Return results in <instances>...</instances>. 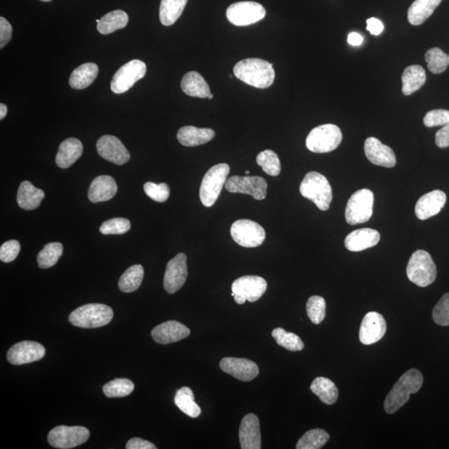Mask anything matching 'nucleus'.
Here are the masks:
<instances>
[{
  "label": "nucleus",
  "mask_w": 449,
  "mask_h": 449,
  "mask_svg": "<svg viewBox=\"0 0 449 449\" xmlns=\"http://www.w3.org/2000/svg\"><path fill=\"white\" fill-rule=\"evenodd\" d=\"M233 72L238 79L256 89L269 88L275 81L273 65L261 58H251L240 61L235 65Z\"/></svg>",
  "instance_id": "nucleus-1"
},
{
  "label": "nucleus",
  "mask_w": 449,
  "mask_h": 449,
  "mask_svg": "<svg viewBox=\"0 0 449 449\" xmlns=\"http://www.w3.org/2000/svg\"><path fill=\"white\" fill-rule=\"evenodd\" d=\"M423 382V375L419 370L416 369L408 370L399 378L385 398L384 405L385 412L392 415L401 409L409 401L410 394L419 391Z\"/></svg>",
  "instance_id": "nucleus-2"
},
{
  "label": "nucleus",
  "mask_w": 449,
  "mask_h": 449,
  "mask_svg": "<svg viewBox=\"0 0 449 449\" xmlns=\"http://www.w3.org/2000/svg\"><path fill=\"white\" fill-rule=\"evenodd\" d=\"M299 192L304 197L314 202L321 211H327L332 202V188L327 178L316 171H311L304 178Z\"/></svg>",
  "instance_id": "nucleus-3"
},
{
  "label": "nucleus",
  "mask_w": 449,
  "mask_h": 449,
  "mask_svg": "<svg viewBox=\"0 0 449 449\" xmlns=\"http://www.w3.org/2000/svg\"><path fill=\"white\" fill-rule=\"evenodd\" d=\"M113 318L112 308L103 304H88L72 311L69 320L76 327L93 329L110 324Z\"/></svg>",
  "instance_id": "nucleus-4"
},
{
  "label": "nucleus",
  "mask_w": 449,
  "mask_h": 449,
  "mask_svg": "<svg viewBox=\"0 0 449 449\" xmlns=\"http://www.w3.org/2000/svg\"><path fill=\"white\" fill-rule=\"evenodd\" d=\"M408 278L419 287H427L437 278V267L432 256L424 249L412 253L406 269Z\"/></svg>",
  "instance_id": "nucleus-5"
},
{
  "label": "nucleus",
  "mask_w": 449,
  "mask_h": 449,
  "mask_svg": "<svg viewBox=\"0 0 449 449\" xmlns=\"http://www.w3.org/2000/svg\"><path fill=\"white\" fill-rule=\"evenodd\" d=\"M229 172L230 167L226 163H220L208 170L200 188V199L204 206L211 207L214 205L226 183Z\"/></svg>",
  "instance_id": "nucleus-6"
},
{
  "label": "nucleus",
  "mask_w": 449,
  "mask_h": 449,
  "mask_svg": "<svg viewBox=\"0 0 449 449\" xmlns=\"http://www.w3.org/2000/svg\"><path fill=\"white\" fill-rule=\"evenodd\" d=\"M341 130L334 124H324L311 131L306 138V147L312 152L327 153L341 143Z\"/></svg>",
  "instance_id": "nucleus-7"
},
{
  "label": "nucleus",
  "mask_w": 449,
  "mask_h": 449,
  "mask_svg": "<svg viewBox=\"0 0 449 449\" xmlns=\"http://www.w3.org/2000/svg\"><path fill=\"white\" fill-rule=\"evenodd\" d=\"M374 193L370 189L357 190L349 199L346 208V219L349 225L365 223L373 215Z\"/></svg>",
  "instance_id": "nucleus-8"
},
{
  "label": "nucleus",
  "mask_w": 449,
  "mask_h": 449,
  "mask_svg": "<svg viewBox=\"0 0 449 449\" xmlns=\"http://www.w3.org/2000/svg\"><path fill=\"white\" fill-rule=\"evenodd\" d=\"M90 432L87 428L81 426H58L50 431L48 441L53 448L70 449L78 447L87 442Z\"/></svg>",
  "instance_id": "nucleus-9"
},
{
  "label": "nucleus",
  "mask_w": 449,
  "mask_h": 449,
  "mask_svg": "<svg viewBox=\"0 0 449 449\" xmlns=\"http://www.w3.org/2000/svg\"><path fill=\"white\" fill-rule=\"evenodd\" d=\"M266 289V280L257 275L242 276L235 280L231 285L235 301L238 305H243L247 301H257L265 294Z\"/></svg>",
  "instance_id": "nucleus-10"
},
{
  "label": "nucleus",
  "mask_w": 449,
  "mask_h": 449,
  "mask_svg": "<svg viewBox=\"0 0 449 449\" xmlns=\"http://www.w3.org/2000/svg\"><path fill=\"white\" fill-rule=\"evenodd\" d=\"M231 237L240 246L254 248L260 247L266 239V231L256 221L242 219L235 221L230 228Z\"/></svg>",
  "instance_id": "nucleus-11"
},
{
  "label": "nucleus",
  "mask_w": 449,
  "mask_h": 449,
  "mask_svg": "<svg viewBox=\"0 0 449 449\" xmlns=\"http://www.w3.org/2000/svg\"><path fill=\"white\" fill-rule=\"evenodd\" d=\"M266 13L261 4L243 1L231 4L226 10V18L235 26H248L264 19Z\"/></svg>",
  "instance_id": "nucleus-12"
},
{
  "label": "nucleus",
  "mask_w": 449,
  "mask_h": 449,
  "mask_svg": "<svg viewBox=\"0 0 449 449\" xmlns=\"http://www.w3.org/2000/svg\"><path fill=\"white\" fill-rule=\"evenodd\" d=\"M147 72L145 63L138 60H134L116 72L111 82V89L113 93L121 94L129 91L140 79H142Z\"/></svg>",
  "instance_id": "nucleus-13"
},
{
  "label": "nucleus",
  "mask_w": 449,
  "mask_h": 449,
  "mask_svg": "<svg viewBox=\"0 0 449 449\" xmlns=\"http://www.w3.org/2000/svg\"><path fill=\"white\" fill-rule=\"evenodd\" d=\"M226 189L231 193L247 194L257 201H261L266 197V181L261 176H231L226 181Z\"/></svg>",
  "instance_id": "nucleus-14"
},
{
  "label": "nucleus",
  "mask_w": 449,
  "mask_h": 449,
  "mask_svg": "<svg viewBox=\"0 0 449 449\" xmlns=\"http://www.w3.org/2000/svg\"><path fill=\"white\" fill-rule=\"evenodd\" d=\"M188 257L179 253L167 263L163 285L166 292L174 294L183 287L188 278Z\"/></svg>",
  "instance_id": "nucleus-15"
},
{
  "label": "nucleus",
  "mask_w": 449,
  "mask_h": 449,
  "mask_svg": "<svg viewBox=\"0 0 449 449\" xmlns=\"http://www.w3.org/2000/svg\"><path fill=\"white\" fill-rule=\"evenodd\" d=\"M45 353L46 351L42 344L26 340L15 344L10 349L7 353V360L13 365H26L42 360Z\"/></svg>",
  "instance_id": "nucleus-16"
},
{
  "label": "nucleus",
  "mask_w": 449,
  "mask_h": 449,
  "mask_svg": "<svg viewBox=\"0 0 449 449\" xmlns=\"http://www.w3.org/2000/svg\"><path fill=\"white\" fill-rule=\"evenodd\" d=\"M97 150L103 160L116 165H124L130 160L128 149L115 136L105 135L100 138L97 143Z\"/></svg>",
  "instance_id": "nucleus-17"
},
{
  "label": "nucleus",
  "mask_w": 449,
  "mask_h": 449,
  "mask_svg": "<svg viewBox=\"0 0 449 449\" xmlns=\"http://www.w3.org/2000/svg\"><path fill=\"white\" fill-rule=\"evenodd\" d=\"M386 330V321L384 316L378 312H369L363 319L360 325V342L365 346L377 343L384 337Z\"/></svg>",
  "instance_id": "nucleus-18"
},
{
  "label": "nucleus",
  "mask_w": 449,
  "mask_h": 449,
  "mask_svg": "<svg viewBox=\"0 0 449 449\" xmlns=\"http://www.w3.org/2000/svg\"><path fill=\"white\" fill-rule=\"evenodd\" d=\"M220 368L225 373L244 382L252 381L259 375V368L255 362L238 358H224L220 362Z\"/></svg>",
  "instance_id": "nucleus-19"
},
{
  "label": "nucleus",
  "mask_w": 449,
  "mask_h": 449,
  "mask_svg": "<svg viewBox=\"0 0 449 449\" xmlns=\"http://www.w3.org/2000/svg\"><path fill=\"white\" fill-rule=\"evenodd\" d=\"M365 153L368 160L375 165L391 169L396 165V156L391 148L383 144L377 138H367Z\"/></svg>",
  "instance_id": "nucleus-20"
},
{
  "label": "nucleus",
  "mask_w": 449,
  "mask_h": 449,
  "mask_svg": "<svg viewBox=\"0 0 449 449\" xmlns=\"http://www.w3.org/2000/svg\"><path fill=\"white\" fill-rule=\"evenodd\" d=\"M447 202L446 194L440 190H434L424 195L417 202L415 206L416 216L421 221H425L436 216L442 211Z\"/></svg>",
  "instance_id": "nucleus-21"
},
{
  "label": "nucleus",
  "mask_w": 449,
  "mask_h": 449,
  "mask_svg": "<svg viewBox=\"0 0 449 449\" xmlns=\"http://www.w3.org/2000/svg\"><path fill=\"white\" fill-rule=\"evenodd\" d=\"M239 439L242 449L261 448L260 421L256 415L249 414L244 417L240 426Z\"/></svg>",
  "instance_id": "nucleus-22"
},
{
  "label": "nucleus",
  "mask_w": 449,
  "mask_h": 449,
  "mask_svg": "<svg viewBox=\"0 0 449 449\" xmlns=\"http://www.w3.org/2000/svg\"><path fill=\"white\" fill-rule=\"evenodd\" d=\"M190 330L178 321L169 320L156 326L152 330V337L158 344H169L180 341L189 337Z\"/></svg>",
  "instance_id": "nucleus-23"
},
{
  "label": "nucleus",
  "mask_w": 449,
  "mask_h": 449,
  "mask_svg": "<svg viewBox=\"0 0 449 449\" xmlns=\"http://www.w3.org/2000/svg\"><path fill=\"white\" fill-rule=\"evenodd\" d=\"M379 240L380 234L378 230L362 228L349 233L344 240V246L349 252H359L375 247Z\"/></svg>",
  "instance_id": "nucleus-24"
},
{
  "label": "nucleus",
  "mask_w": 449,
  "mask_h": 449,
  "mask_svg": "<svg viewBox=\"0 0 449 449\" xmlns=\"http://www.w3.org/2000/svg\"><path fill=\"white\" fill-rule=\"evenodd\" d=\"M117 186L115 178L110 176H99L90 185L89 199L91 202H106L115 196Z\"/></svg>",
  "instance_id": "nucleus-25"
},
{
  "label": "nucleus",
  "mask_w": 449,
  "mask_h": 449,
  "mask_svg": "<svg viewBox=\"0 0 449 449\" xmlns=\"http://www.w3.org/2000/svg\"><path fill=\"white\" fill-rule=\"evenodd\" d=\"M84 152L83 144L79 139L67 138L60 144L56 156V164L60 169H69L79 160Z\"/></svg>",
  "instance_id": "nucleus-26"
},
{
  "label": "nucleus",
  "mask_w": 449,
  "mask_h": 449,
  "mask_svg": "<svg viewBox=\"0 0 449 449\" xmlns=\"http://www.w3.org/2000/svg\"><path fill=\"white\" fill-rule=\"evenodd\" d=\"M215 137L214 130L186 126L179 129L178 139L185 147H196L210 142Z\"/></svg>",
  "instance_id": "nucleus-27"
},
{
  "label": "nucleus",
  "mask_w": 449,
  "mask_h": 449,
  "mask_svg": "<svg viewBox=\"0 0 449 449\" xmlns=\"http://www.w3.org/2000/svg\"><path fill=\"white\" fill-rule=\"evenodd\" d=\"M44 197L43 190L36 188L30 181H25L20 184L18 190V205L25 211L34 210L40 206Z\"/></svg>",
  "instance_id": "nucleus-28"
},
{
  "label": "nucleus",
  "mask_w": 449,
  "mask_h": 449,
  "mask_svg": "<svg viewBox=\"0 0 449 449\" xmlns=\"http://www.w3.org/2000/svg\"><path fill=\"white\" fill-rule=\"evenodd\" d=\"M181 88L190 97L207 98L211 94L209 85L199 72L195 71L189 72L183 77Z\"/></svg>",
  "instance_id": "nucleus-29"
},
{
  "label": "nucleus",
  "mask_w": 449,
  "mask_h": 449,
  "mask_svg": "<svg viewBox=\"0 0 449 449\" xmlns=\"http://www.w3.org/2000/svg\"><path fill=\"white\" fill-rule=\"evenodd\" d=\"M442 0H415L408 11V20L412 25H421L433 15Z\"/></svg>",
  "instance_id": "nucleus-30"
},
{
  "label": "nucleus",
  "mask_w": 449,
  "mask_h": 449,
  "mask_svg": "<svg viewBox=\"0 0 449 449\" xmlns=\"http://www.w3.org/2000/svg\"><path fill=\"white\" fill-rule=\"evenodd\" d=\"M426 72L420 65H411L403 71L402 75V92L405 96L415 93L425 84Z\"/></svg>",
  "instance_id": "nucleus-31"
},
{
  "label": "nucleus",
  "mask_w": 449,
  "mask_h": 449,
  "mask_svg": "<svg viewBox=\"0 0 449 449\" xmlns=\"http://www.w3.org/2000/svg\"><path fill=\"white\" fill-rule=\"evenodd\" d=\"M98 67L96 63H86L72 71L70 79L72 89L81 90L88 88L96 79Z\"/></svg>",
  "instance_id": "nucleus-32"
},
{
  "label": "nucleus",
  "mask_w": 449,
  "mask_h": 449,
  "mask_svg": "<svg viewBox=\"0 0 449 449\" xmlns=\"http://www.w3.org/2000/svg\"><path fill=\"white\" fill-rule=\"evenodd\" d=\"M98 30L100 34L107 35L117 30L124 29L128 25L129 15L124 11H115L107 13L97 20Z\"/></svg>",
  "instance_id": "nucleus-33"
},
{
  "label": "nucleus",
  "mask_w": 449,
  "mask_h": 449,
  "mask_svg": "<svg viewBox=\"0 0 449 449\" xmlns=\"http://www.w3.org/2000/svg\"><path fill=\"white\" fill-rule=\"evenodd\" d=\"M311 389L325 405H332L337 401L339 391L337 385L327 378H316L313 381Z\"/></svg>",
  "instance_id": "nucleus-34"
},
{
  "label": "nucleus",
  "mask_w": 449,
  "mask_h": 449,
  "mask_svg": "<svg viewBox=\"0 0 449 449\" xmlns=\"http://www.w3.org/2000/svg\"><path fill=\"white\" fill-rule=\"evenodd\" d=\"M188 0H162L160 18L164 26L174 25L183 13Z\"/></svg>",
  "instance_id": "nucleus-35"
},
{
  "label": "nucleus",
  "mask_w": 449,
  "mask_h": 449,
  "mask_svg": "<svg viewBox=\"0 0 449 449\" xmlns=\"http://www.w3.org/2000/svg\"><path fill=\"white\" fill-rule=\"evenodd\" d=\"M174 401L178 409L183 412L185 415L190 417V418L196 419L201 415V408L195 402L193 390L190 388L183 387L178 390Z\"/></svg>",
  "instance_id": "nucleus-36"
},
{
  "label": "nucleus",
  "mask_w": 449,
  "mask_h": 449,
  "mask_svg": "<svg viewBox=\"0 0 449 449\" xmlns=\"http://www.w3.org/2000/svg\"><path fill=\"white\" fill-rule=\"evenodd\" d=\"M144 278V269L141 265H134L129 267L122 275L119 281V287L121 292L131 293L136 292L143 282Z\"/></svg>",
  "instance_id": "nucleus-37"
},
{
  "label": "nucleus",
  "mask_w": 449,
  "mask_h": 449,
  "mask_svg": "<svg viewBox=\"0 0 449 449\" xmlns=\"http://www.w3.org/2000/svg\"><path fill=\"white\" fill-rule=\"evenodd\" d=\"M330 435L323 429H316L308 431L299 439L297 449H320L329 441Z\"/></svg>",
  "instance_id": "nucleus-38"
},
{
  "label": "nucleus",
  "mask_w": 449,
  "mask_h": 449,
  "mask_svg": "<svg viewBox=\"0 0 449 449\" xmlns=\"http://www.w3.org/2000/svg\"><path fill=\"white\" fill-rule=\"evenodd\" d=\"M63 252V245L60 242L48 243L39 253L37 261L42 269H48L57 264Z\"/></svg>",
  "instance_id": "nucleus-39"
},
{
  "label": "nucleus",
  "mask_w": 449,
  "mask_h": 449,
  "mask_svg": "<svg viewBox=\"0 0 449 449\" xmlns=\"http://www.w3.org/2000/svg\"><path fill=\"white\" fill-rule=\"evenodd\" d=\"M271 335L280 346L287 349V351L297 352L305 348V344L297 334L287 332L282 328L275 329L272 331Z\"/></svg>",
  "instance_id": "nucleus-40"
},
{
  "label": "nucleus",
  "mask_w": 449,
  "mask_h": 449,
  "mask_svg": "<svg viewBox=\"0 0 449 449\" xmlns=\"http://www.w3.org/2000/svg\"><path fill=\"white\" fill-rule=\"evenodd\" d=\"M425 61L428 63V69L434 74H442L448 69V54L444 53L442 49L433 48L425 53Z\"/></svg>",
  "instance_id": "nucleus-41"
},
{
  "label": "nucleus",
  "mask_w": 449,
  "mask_h": 449,
  "mask_svg": "<svg viewBox=\"0 0 449 449\" xmlns=\"http://www.w3.org/2000/svg\"><path fill=\"white\" fill-rule=\"evenodd\" d=\"M134 384L128 379H116L103 386V393L108 398H124L133 393Z\"/></svg>",
  "instance_id": "nucleus-42"
},
{
  "label": "nucleus",
  "mask_w": 449,
  "mask_h": 449,
  "mask_svg": "<svg viewBox=\"0 0 449 449\" xmlns=\"http://www.w3.org/2000/svg\"><path fill=\"white\" fill-rule=\"evenodd\" d=\"M257 164L261 167L263 171L271 176H278L280 174V161L275 152L272 150H265L258 154L256 157Z\"/></svg>",
  "instance_id": "nucleus-43"
},
{
  "label": "nucleus",
  "mask_w": 449,
  "mask_h": 449,
  "mask_svg": "<svg viewBox=\"0 0 449 449\" xmlns=\"http://www.w3.org/2000/svg\"><path fill=\"white\" fill-rule=\"evenodd\" d=\"M326 303L323 297L313 296L306 304L307 315L313 324L319 325L325 318Z\"/></svg>",
  "instance_id": "nucleus-44"
},
{
  "label": "nucleus",
  "mask_w": 449,
  "mask_h": 449,
  "mask_svg": "<svg viewBox=\"0 0 449 449\" xmlns=\"http://www.w3.org/2000/svg\"><path fill=\"white\" fill-rule=\"evenodd\" d=\"M131 229V223L126 219H112L104 221L99 230L103 235H122Z\"/></svg>",
  "instance_id": "nucleus-45"
},
{
  "label": "nucleus",
  "mask_w": 449,
  "mask_h": 449,
  "mask_svg": "<svg viewBox=\"0 0 449 449\" xmlns=\"http://www.w3.org/2000/svg\"><path fill=\"white\" fill-rule=\"evenodd\" d=\"M143 188L147 196L157 202H165L170 197V188L167 183L156 184L148 181Z\"/></svg>",
  "instance_id": "nucleus-46"
},
{
  "label": "nucleus",
  "mask_w": 449,
  "mask_h": 449,
  "mask_svg": "<svg viewBox=\"0 0 449 449\" xmlns=\"http://www.w3.org/2000/svg\"><path fill=\"white\" fill-rule=\"evenodd\" d=\"M433 320L438 325L449 326V293L444 294L434 306Z\"/></svg>",
  "instance_id": "nucleus-47"
},
{
  "label": "nucleus",
  "mask_w": 449,
  "mask_h": 449,
  "mask_svg": "<svg viewBox=\"0 0 449 449\" xmlns=\"http://www.w3.org/2000/svg\"><path fill=\"white\" fill-rule=\"evenodd\" d=\"M424 124L428 128L445 126L449 124V111L445 110L429 111L424 117Z\"/></svg>",
  "instance_id": "nucleus-48"
},
{
  "label": "nucleus",
  "mask_w": 449,
  "mask_h": 449,
  "mask_svg": "<svg viewBox=\"0 0 449 449\" xmlns=\"http://www.w3.org/2000/svg\"><path fill=\"white\" fill-rule=\"evenodd\" d=\"M20 252V244L16 240H8L0 247V260L10 263L15 261Z\"/></svg>",
  "instance_id": "nucleus-49"
},
{
  "label": "nucleus",
  "mask_w": 449,
  "mask_h": 449,
  "mask_svg": "<svg viewBox=\"0 0 449 449\" xmlns=\"http://www.w3.org/2000/svg\"><path fill=\"white\" fill-rule=\"evenodd\" d=\"M12 26L4 17L0 18V48H4L12 38Z\"/></svg>",
  "instance_id": "nucleus-50"
},
{
  "label": "nucleus",
  "mask_w": 449,
  "mask_h": 449,
  "mask_svg": "<svg viewBox=\"0 0 449 449\" xmlns=\"http://www.w3.org/2000/svg\"><path fill=\"white\" fill-rule=\"evenodd\" d=\"M435 143L439 148L449 147V124L437 131L435 135Z\"/></svg>",
  "instance_id": "nucleus-51"
},
{
  "label": "nucleus",
  "mask_w": 449,
  "mask_h": 449,
  "mask_svg": "<svg viewBox=\"0 0 449 449\" xmlns=\"http://www.w3.org/2000/svg\"><path fill=\"white\" fill-rule=\"evenodd\" d=\"M126 449H156L153 443L139 438H131L126 445Z\"/></svg>",
  "instance_id": "nucleus-52"
},
{
  "label": "nucleus",
  "mask_w": 449,
  "mask_h": 449,
  "mask_svg": "<svg viewBox=\"0 0 449 449\" xmlns=\"http://www.w3.org/2000/svg\"><path fill=\"white\" fill-rule=\"evenodd\" d=\"M384 29L383 22L375 18H370L367 20V30L370 32L371 34L377 36L382 33Z\"/></svg>",
  "instance_id": "nucleus-53"
},
{
  "label": "nucleus",
  "mask_w": 449,
  "mask_h": 449,
  "mask_svg": "<svg viewBox=\"0 0 449 449\" xmlns=\"http://www.w3.org/2000/svg\"><path fill=\"white\" fill-rule=\"evenodd\" d=\"M362 36L358 33H351L348 36V43L352 46H359L363 43Z\"/></svg>",
  "instance_id": "nucleus-54"
},
{
  "label": "nucleus",
  "mask_w": 449,
  "mask_h": 449,
  "mask_svg": "<svg viewBox=\"0 0 449 449\" xmlns=\"http://www.w3.org/2000/svg\"><path fill=\"white\" fill-rule=\"evenodd\" d=\"M8 113V108L6 104H0V119H4L6 117Z\"/></svg>",
  "instance_id": "nucleus-55"
},
{
  "label": "nucleus",
  "mask_w": 449,
  "mask_h": 449,
  "mask_svg": "<svg viewBox=\"0 0 449 449\" xmlns=\"http://www.w3.org/2000/svg\"><path fill=\"white\" fill-rule=\"evenodd\" d=\"M213 97H214V96H213V94H212V93H211V94L209 95V96H208V97H207V98H208V99H212V98H213Z\"/></svg>",
  "instance_id": "nucleus-56"
},
{
  "label": "nucleus",
  "mask_w": 449,
  "mask_h": 449,
  "mask_svg": "<svg viewBox=\"0 0 449 449\" xmlns=\"http://www.w3.org/2000/svg\"><path fill=\"white\" fill-rule=\"evenodd\" d=\"M41 1H43V2H49V1H51V0H41Z\"/></svg>",
  "instance_id": "nucleus-57"
},
{
  "label": "nucleus",
  "mask_w": 449,
  "mask_h": 449,
  "mask_svg": "<svg viewBox=\"0 0 449 449\" xmlns=\"http://www.w3.org/2000/svg\"><path fill=\"white\" fill-rule=\"evenodd\" d=\"M249 171H246V174L249 175Z\"/></svg>",
  "instance_id": "nucleus-58"
},
{
  "label": "nucleus",
  "mask_w": 449,
  "mask_h": 449,
  "mask_svg": "<svg viewBox=\"0 0 449 449\" xmlns=\"http://www.w3.org/2000/svg\"><path fill=\"white\" fill-rule=\"evenodd\" d=\"M448 65H449V56H448Z\"/></svg>",
  "instance_id": "nucleus-59"
}]
</instances>
